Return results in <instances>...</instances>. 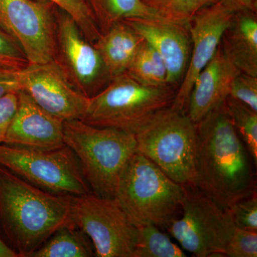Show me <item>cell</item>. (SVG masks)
Here are the masks:
<instances>
[{
  "label": "cell",
  "mask_w": 257,
  "mask_h": 257,
  "mask_svg": "<svg viewBox=\"0 0 257 257\" xmlns=\"http://www.w3.org/2000/svg\"><path fill=\"white\" fill-rule=\"evenodd\" d=\"M195 186L225 209L256 193L252 159L226 111V100L196 123Z\"/></svg>",
  "instance_id": "6da1fadb"
},
{
  "label": "cell",
  "mask_w": 257,
  "mask_h": 257,
  "mask_svg": "<svg viewBox=\"0 0 257 257\" xmlns=\"http://www.w3.org/2000/svg\"><path fill=\"white\" fill-rule=\"evenodd\" d=\"M72 197L44 190L0 165V237L18 257H30L74 224Z\"/></svg>",
  "instance_id": "7a4b0ae2"
},
{
  "label": "cell",
  "mask_w": 257,
  "mask_h": 257,
  "mask_svg": "<svg viewBox=\"0 0 257 257\" xmlns=\"http://www.w3.org/2000/svg\"><path fill=\"white\" fill-rule=\"evenodd\" d=\"M64 143L78 160L91 192L115 198L125 165L138 152L135 135L69 120L64 121Z\"/></svg>",
  "instance_id": "3957f363"
},
{
  "label": "cell",
  "mask_w": 257,
  "mask_h": 257,
  "mask_svg": "<svg viewBox=\"0 0 257 257\" xmlns=\"http://www.w3.org/2000/svg\"><path fill=\"white\" fill-rule=\"evenodd\" d=\"M184 187L140 152L134 154L120 177L116 200L137 226H170L182 214Z\"/></svg>",
  "instance_id": "277c9868"
},
{
  "label": "cell",
  "mask_w": 257,
  "mask_h": 257,
  "mask_svg": "<svg viewBox=\"0 0 257 257\" xmlns=\"http://www.w3.org/2000/svg\"><path fill=\"white\" fill-rule=\"evenodd\" d=\"M177 92V88L170 85H143L123 74L89 98L82 121L135 135L157 113L172 105Z\"/></svg>",
  "instance_id": "5b68a950"
},
{
  "label": "cell",
  "mask_w": 257,
  "mask_h": 257,
  "mask_svg": "<svg viewBox=\"0 0 257 257\" xmlns=\"http://www.w3.org/2000/svg\"><path fill=\"white\" fill-rule=\"evenodd\" d=\"M138 152L182 186L195 185L197 134L187 113L172 107L157 113L135 135Z\"/></svg>",
  "instance_id": "8992f818"
},
{
  "label": "cell",
  "mask_w": 257,
  "mask_h": 257,
  "mask_svg": "<svg viewBox=\"0 0 257 257\" xmlns=\"http://www.w3.org/2000/svg\"><path fill=\"white\" fill-rule=\"evenodd\" d=\"M184 187L182 214L167 229L182 249L198 257L226 256L235 225L229 211L195 185Z\"/></svg>",
  "instance_id": "52a82bcc"
},
{
  "label": "cell",
  "mask_w": 257,
  "mask_h": 257,
  "mask_svg": "<svg viewBox=\"0 0 257 257\" xmlns=\"http://www.w3.org/2000/svg\"><path fill=\"white\" fill-rule=\"evenodd\" d=\"M0 165L54 194L77 197L92 192L78 160L66 145L36 150L0 144Z\"/></svg>",
  "instance_id": "ba28073f"
},
{
  "label": "cell",
  "mask_w": 257,
  "mask_h": 257,
  "mask_svg": "<svg viewBox=\"0 0 257 257\" xmlns=\"http://www.w3.org/2000/svg\"><path fill=\"white\" fill-rule=\"evenodd\" d=\"M72 219L90 239L95 256L134 257L138 227L116 198L92 192L72 197Z\"/></svg>",
  "instance_id": "9c48e42d"
},
{
  "label": "cell",
  "mask_w": 257,
  "mask_h": 257,
  "mask_svg": "<svg viewBox=\"0 0 257 257\" xmlns=\"http://www.w3.org/2000/svg\"><path fill=\"white\" fill-rule=\"evenodd\" d=\"M55 8L40 0H0V28L14 39L29 64L55 60Z\"/></svg>",
  "instance_id": "30bf717a"
},
{
  "label": "cell",
  "mask_w": 257,
  "mask_h": 257,
  "mask_svg": "<svg viewBox=\"0 0 257 257\" xmlns=\"http://www.w3.org/2000/svg\"><path fill=\"white\" fill-rule=\"evenodd\" d=\"M56 62L79 92L92 97L111 80L100 54L88 41L75 21L55 7Z\"/></svg>",
  "instance_id": "8fae6325"
},
{
  "label": "cell",
  "mask_w": 257,
  "mask_h": 257,
  "mask_svg": "<svg viewBox=\"0 0 257 257\" xmlns=\"http://www.w3.org/2000/svg\"><path fill=\"white\" fill-rule=\"evenodd\" d=\"M20 80L21 90L52 116L63 121L84 117L89 98L70 84L55 60L28 64L20 69Z\"/></svg>",
  "instance_id": "7c38bea8"
},
{
  "label": "cell",
  "mask_w": 257,
  "mask_h": 257,
  "mask_svg": "<svg viewBox=\"0 0 257 257\" xmlns=\"http://www.w3.org/2000/svg\"><path fill=\"white\" fill-rule=\"evenodd\" d=\"M234 14L215 2L199 10L191 20L189 25L192 41L190 59L172 107L187 113L193 84L201 71L214 57Z\"/></svg>",
  "instance_id": "4fadbf2b"
},
{
  "label": "cell",
  "mask_w": 257,
  "mask_h": 257,
  "mask_svg": "<svg viewBox=\"0 0 257 257\" xmlns=\"http://www.w3.org/2000/svg\"><path fill=\"white\" fill-rule=\"evenodd\" d=\"M36 150L64 146V121L38 105L28 93L18 92V104L4 143Z\"/></svg>",
  "instance_id": "5bb4252c"
},
{
  "label": "cell",
  "mask_w": 257,
  "mask_h": 257,
  "mask_svg": "<svg viewBox=\"0 0 257 257\" xmlns=\"http://www.w3.org/2000/svg\"><path fill=\"white\" fill-rule=\"evenodd\" d=\"M165 62L167 83L177 88L190 59L192 41L189 25L165 20L133 18L125 20Z\"/></svg>",
  "instance_id": "9a60e30c"
},
{
  "label": "cell",
  "mask_w": 257,
  "mask_h": 257,
  "mask_svg": "<svg viewBox=\"0 0 257 257\" xmlns=\"http://www.w3.org/2000/svg\"><path fill=\"white\" fill-rule=\"evenodd\" d=\"M239 69L225 55L220 45L193 84L187 114L197 123L229 96L230 87Z\"/></svg>",
  "instance_id": "2e32d148"
},
{
  "label": "cell",
  "mask_w": 257,
  "mask_h": 257,
  "mask_svg": "<svg viewBox=\"0 0 257 257\" xmlns=\"http://www.w3.org/2000/svg\"><path fill=\"white\" fill-rule=\"evenodd\" d=\"M220 47L241 73L257 77L256 13H235L223 34Z\"/></svg>",
  "instance_id": "e0dca14e"
},
{
  "label": "cell",
  "mask_w": 257,
  "mask_h": 257,
  "mask_svg": "<svg viewBox=\"0 0 257 257\" xmlns=\"http://www.w3.org/2000/svg\"><path fill=\"white\" fill-rule=\"evenodd\" d=\"M145 41L125 22L115 24L94 44L111 79L125 74Z\"/></svg>",
  "instance_id": "ac0fdd59"
},
{
  "label": "cell",
  "mask_w": 257,
  "mask_h": 257,
  "mask_svg": "<svg viewBox=\"0 0 257 257\" xmlns=\"http://www.w3.org/2000/svg\"><path fill=\"white\" fill-rule=\"evenodd\" d=\"M86 2L101 34L107 31L115 24L128 19L165 20L143 0H86Z\"/></svg>",
  "instance_id": "d6986e66"
},
{
  "label": "cell",
  "mask_w": 257,
  "mask_h": 257,
  "mask_svg": "<svg viewBox=\"0 0 257 257\" xmlns=\"http://www.w3.org/2000/svg\"><path fill=\"white\" fill-rule=\"evenodd\" d=\"M95 256L90 239L75 224L56 231L30 257Z\"/></svg>",
  "instance_id": "ffe728a7"
},
{
  "label": "cell",
  "mask_w": 257,
  "mask_h": 257,
  "mask_svg": "<svg viewBox=\"0 0 257 257\" xmlns=\"http://www.w3.org/2000/svg\"><path fill=\"white\" fill-rule=\"evenodd\" d=\"M137 82L149 87H163L167 83V71L160 55L144 41L126 71Z\"/></svg>",
  "instance_id": "44dd1931"
},
{
  "label": "cell",
  "mask_w": 257,
  "mask_h": 257,
  "mask_svg": "<svg viewBox=\"0 0 257 257\" xmlns=\"http://www.w3.org/2000/svg\"><path fill=\"white\" fill-rule=\"evenodd\" d=\"M138 241L134 257H185L182 247L155 225L138 226Z\"/></svg>",
  "instance_id": "7402d4cb"
},
{
  "label": "cell",
  "mask_w": 257,
  "mask_h": 257,
  "mask_svg": "<svg viewBox=\"0 0 257 257\" xmlns=\"http://www.w3.org/2000/svg\"><path fill=\"white\" fill-rule=\"evenodd\" d=\"M226 107L233 126L256 166L257 112L229 96L226 99Z\"/></svg>",
  "instance_id": "603a6c76"
},
{
  "label": "cell",
  "mask_w": 257,
  "mask_h": 257,
  "mask_svg": "<svg viewBox=\"0 0 257 257\" xmlns=\"http://www.w3.org/2000/svg\"><path fill=\"white\" fill-rule=\"evenodd\" d=\"M162 18L173 23L189 25L199 10L216 0H143Z\"/></svg>",
  "instance_id": "cb8c5ba5"
},
{
  "label": "cell",
  "mask_w": 257,
  "mask_h": 257,
  "mask_svg": "<svg viewBox=\"0 0 257 257\" xmlns=\"http://www.w3.org/2000/svg\"><path fill=\"white\" fill-rule=\"evenodd\" d=\"M55 5L71 17L88 41L94 44L101 33L86 0H40Z\"/></svg>",
  "instance_id": "d4e9b609"
},
{
  "label": "cell",
  "mask_w": 257,
  "mask_h": 257,
  "mask_svg": "<svg viewBox=\"0 0 257 257\" xmlns=\"http://www.w3.org/2000/svg\"><path fill=\"white\" fill-rule=\"evenodd\" d=\"M229 257H256L257 232L235 226L225 250Z\"/></svg>",
  "instance_id": "484cf974"
},
{
  "label": "cell",
  "mask_w": 257,
  "mask_h": 257,
  "mask_svg": "<svg viewBox=\"0 0 257 257\" xmlns=\"http://www.w3.org/2000/svg\"><path fill=\"white\" fill-rule=\"evenodd\" d=\"M228 211L236 227L257 232L256 193L235 203Z\"/></svg>",
  "instance_id": "4316f807"
},
{
  "label": "cell",
  "mask_w": 257,
  "mask_h": 257,
  "mask_svg": "<svg viewBox=\"0 0 257 257\" xmlns=\"http://www.w3.org/2000/svg\"><path fill=\"white\" fill-rule=\"evenodd\" d=\"M229 96L257 112V77L240 72L231 82Z\"/></svg>",
  "instance_id": "83f0119b"
},
{
  "label": "cell",
  "mask_w": 257,
  "mask_h": 257,
  "mask_svg": "<svg viewBox=\"0 0 257 257\" xmlns=\"http://www.w3.org/2000/svg\"><path fill=\"white\" fill-rule=\"evenodd\" d=\"M28 64L18 44L0 28V65L21 69Z\"/></svg>",
  "instance_id": "f1b7e54d"
},
{
  "label": "cell",
  "mask_w": 257,
  "mask_h": 257,
  "mask_svg": "<svg viewBox=\"0 0 257 257\" xmlns=\"http://www.w3.org/2000/svg\"><path fill=\"white\" fill-rule=\"evenodd\" d=\"M18 92L10 93L0 98V144L4 143L10 122L16 110Z\"/></svg>",
  "instance_id": "f546056e"
},
{
  "label": "cell",
  "mask_w": 257,
  "mask_h": 257,
  "mask_svg": "<svg viewBox=\"0 0 257 257\" xmlns=\"http://www.w3.org/2000/svg\"><path fill=\"white\" fill-rule=\"evenodd\" d=\"M20 69L0 65V98L21 90Z\"/></svg>",
  "instance_id": "4dcf8cb0"
},
{
  "label": "cell",
  "mask_w": 257,
  "mask_h": 257,
  "mask_svg": "<svg viewBox=\"0 0 257 257\" xmlns=\"http://www.w3.org/2000/svg\"><path fill=\"white\" fill-rule=\"evenodd\" d=\"M232 13L241 11L257 12V0H216Z\"/></svg>",
  "instance_id": "1f68e13d"
},
{
  "label": "cell",
  "mask_w": 257,
  "mask_h": 257,
  "mask_svg": "<svg viewBox=\"0 0 257 257\" xmlns=\"http://www.w3.org/2000/svg\"><path fill=\"white\" fill-rule=\"evenodd\" d=\"M0 257H18L0 237Z\"/></svg>",
  "instance_id": "d6a6232c"
}]
</instances>
